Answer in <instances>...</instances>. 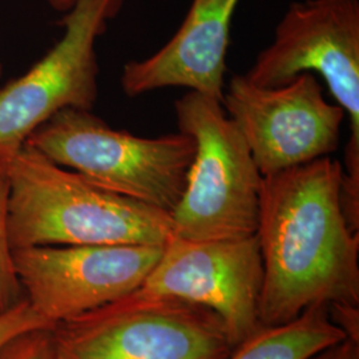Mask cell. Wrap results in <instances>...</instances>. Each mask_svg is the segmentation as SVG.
<instances>
[{
	"label": "cell",
	"instance_id": "cell-1",
	"mask_svg": "<svg viewBox=\"0 0 359 359\" xmlns=\"http://www.w3.org/2000/svg\"><path fill=\"white\" fill-rule=\"evenodd\" d=\"M341 179L342 164L330 156L264 177L261 327L286 325L313 306L359 309V233L342 212Z\"/></svg>",
	"mask_w": 359,
	"mask_h": 359
},
{
	"label": "cell",
	"instance_id": "cell-2",
	"mask_svg": "<svg viewBox=\"0 0 359 359\" xmlns=\"http://www.w3.org/2000/svg\"><path fill=\"white\" fill-rule=\"evenodd\" d=\"M13 249L156 245L173 237L170 215L107 191L23 145L7 170Z\"/></svg>",
	"mask_w": 359,
	"mask_h": 359
},
{
	"label": "cell",
	"instance_id": "cell-3",
	"mask_svg": "<svg viewBox=\"0 0 359 359\" xmlns=\"http://www.w3.org/2000/svg\"><path fill=\"white\" fill-rule=\"evenodd\" d=\"M25 145L97 187L169 215L185 191L196 154L192 137L181 130L139 137L76 108L55 114Z\"/></svg>",
	"mask_w": 359,
	"mask_h": 359
},
{
	"label": "cell",
	"instance_id": "cell-4",
	"mask_svg": "<svg viewBox=\"0 0 359 359\" xmlns=\"http://www.w3.org/2000/svg\"><path fill=\"white\" fill-rule=\"evenodd\" d=\"M181 132L196 144L185 191L170 213L173 236L237 240L258 228L264 176L221 103L189 90L175 103Z\"/></svg>",
	"mask_w": 359,
	"mask_h": 359
},
{
	"label": "cell",
	"instance_id": "cell-5",
	"mask_svg": "<svg viewBox=\"0 0 359 359\" xmlns=\"http://www.w3.org/2000/svg\"><path fill=\"white\" fill-rule=\"evenodd\" d=\"M317 72L350 121L341 179V204L359 213V0H302L289 6L274 39L245 75L276 88Z\"/></svg>",
	"mask_w": 359,
	"mask_h": 359
},
{
	"label": "cell",
	"instance_id": "cell-6",
	"mask_svg": "<svg viewBox=\"0 0 359 359\" xmlns=\"http://www.w3.org/2000/svg\"><path fill=\"white\" fill-rule=\"evenodd\" d=\"M51 334L56 359H228L234 350L212 310L135 293Z\"/></svg>",
	"mask_w": 359,
	"mask_h": 359
},
{
	"label": "cell",
	"instance_id": "cell-7",
	"mask_svg": "<svg viewBox=\"0 0 359 359\" xmlns=\"http://www.w3.org/2000/svg\"><path fill=\"white\" fill-rule=\"evenodd\" d=\"M124 0H80L65 13V34L23 75L0 88V173L29 135L65 108L92 111L99 95L96 41Z\"/></svg>",
	"mask_w": 359,
	"mask_h": 359
},
{
	"label": "cell",
	"instance_id": "cell-8",
	"mask_svg": "<svg viewBox=\"0 0 359 359\" xmlns=\"http://www.w3.org/2000/svg\"><path fill=\"white\" fill-rule=\"evenodd\" d=\"M221 105L264 177L334 154L346 116L338 104L325 99L321 83L309 72L276 88L234 75Z\"/></svg>",
	"mask_w": 359,
	"mask_h": 359
},
{
	"label": "cell",
	"instance_id": "cell-9",
	"mask_svg": "<svg viewBox=\"0 0 359 359\" xmlns=\"http://www.w3.org/2000/svg\"><path fill=\"white\" fill-rule=\"evenodd\" d=\"M156 245H69L13 249L26 299L53 326L136 292L163 253Z\"/></svg>",
	"mask_w": 359,
	"mask_h": 359
},
{
	"label": "cell",
	"instance_id": "cell-10",
	"mask_svg": "<svg viewBox=\"0 0 359 359\" xmlns=\"http://www.w3.org/2000/svg\"><path fill=\"white\" fill-rule=\"evenodd\" d=\"M264 268L256 234L237 240L172 237L142 286V297L170 298L212 310L240 346L258 333Z\"/></svg>",
	"mask_w": 359,
	"mask_h": 359
},
{
	"label": "cell",
	"instance_id": "cell-11",
	"mask_svg": "<svg viewBox=\"0 0 359 359\" xmlns=\"http://www.w3.org/2000/svg\"><path fill=\"white\" fill-rule=\"evenodd\" d=\"M240 0H193L177 32L144 60L124 65L120 84L136 97L182 87L222 102L231 19Z\"/></svg>",
	"mask_w": 359,
	"mask_h": 359
},
{
	"label": "cell",
	"instance_id": "cell-12",
	"mask_svg": "<svg viewBox=\"0 0 359 359\" xmlns=\"http://www.w3.org/2000/svg\"><path fill=\"white\" fill-rule=\"evenodd\" d=\"M346 337L326 306H313L294 321L262 327L236 347L228 359H309Z\"/></svg>",
	"mask_w": 359,
	"mask_h": 359
},
{
	"label": "cell",
	"instance_id": "cell-13",
	"mask_svg": "<svg viewBox=\"0 0 359 359\" xmlns=\"http://www.w3.org/2000/svg\"><path fill=\"white\" fill-rule=\"evenodd\" d=\"M13 252L8 234V181L7 175L0 173V314L23 299Z\"/></svg>",
	"mask_w": 359,
	"mask_h": 359
},
{
	"label": "cell",
	"instance_id": "cell-14",
	"mask_svg": "<svg viewBox=\"0 0 359 359\" xmlns=\"http://www.w3.org/2000/svg\"><path fill=\"white\" fill-rule=\"evenodd\" d=\"M55 326L43 318L23 298L19 304L0 314V348L16 337L35 330H52Z\"/></svg>",
	"mask_w": 359,
	"mask_h": 359
},
{
	"label": "cell",
	"instance_id": "cell-15",
	"mask_svg": "<svg viewBox=\"0 0 359 359\" xmlns=\"http://www.w3.org/2000/svg\"><path fill=\"white\" fill-rule=\"evenodd\" d=\"M0 359H56L51 330H35L16 337L0 348Z\"/></svg>",
	"mask_w": 359,
	"mask_h": 359
},
{
	"label": "cell",
	"instance_id": "cell-16",
	"mask_svg": "<svg viewBox=\"0 0 359 359\" xmlns=\"http://www.w3.org/2000/svg\"><path fill=\"white\" fill-rule=\"evenodd\" d=\"M309 359H359V338L346 337Z\"/></svg>",
	"mask_w": 359,
	"mask_h": 359
},
{
	"label": "cell",
	"instance_id": "cell-17",
	"mask_svg": "<svg viewBox=\"0 0 359 359\" xmlns=\"http://www.w3.org/2000/svg\"><path fill=\"white\" fill-rule=\"evenodd\" d=\"M55 11L68 13L80 0H47Z\"/></svg>",
	"mask_w": 359,
	"mask_h": 359
},
{
	"label": "cell",
	"instance_id": "cell-18",
	"mask_svg": "<svg viewBox=\"0 0 359 359\" xmlns=\"http://www.w3.org/2000/svg\"><path fill=\"white\" fill-rule=\"evenodd\" d=\"M1 72H3V69H1V65H0V75H1Z\"/></svg>",
	"mask_w": 359,
	"mask_h": 359
}]
</instances>
